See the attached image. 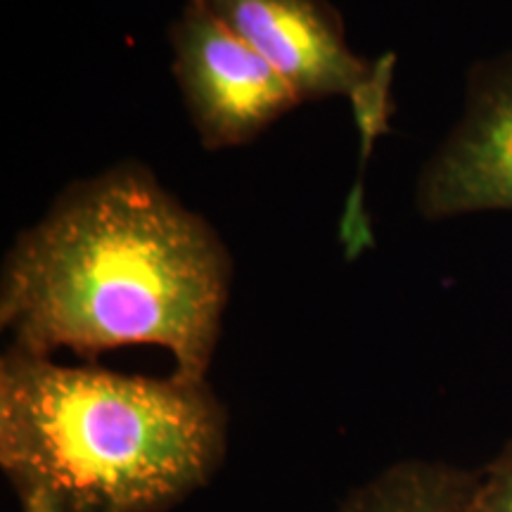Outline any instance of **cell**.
Instances as JSON below:
<instances>
[{"mask_svg": "<svg viewBox=\"0 0 512 512\" xmlns=\"http://www.w3.org/2000/svg\"><path fill=\"white\" fill-rule=\"evenodd\" d=\"M233 283L214 226L145 164L121 162L60 192L12 242L0 325L12 347L88 363L119 347L166 349L174 373L207 380Z\"/></svg>", "mask_w": 512, "mask_h": 512, "instance_id": "obj_1", "label": "cell"}, {"mask_svg": "<svg viewBox=\"0 0 512 512\" xmlns=\"http://www.w3.org/2000/svg\"><path fill=\"white\" fill-rule=\"evenodd\" d=\"M228 413L207 380L0 358V470L19 498L60 512H166L207 486Z\"/></svg>", "mask_w": 512, "mask_h": 512, "instance_id": "obj_2", "label": "cell"}, {"mask_svg": "<svg viewBox=\"0 0 512 512\" xmlns=\"http://www.w3.org/2000/svg\"><path fill=\"white\" fill-rule=\"evenodd\" d=\"M169 41L178 91L204 150L252 143L304 105L264 57L190 0L169 27Z\"/></svg>", "mask_w": 512, "mask_h": 512, "instance_id": "obj_3", "label": "cell"}, {"mask_svg": "<svg viewBox=\"0 0 512 512\" xmlns=\"http://www.w3.org/2000/svg\"><path fill=\"white\" fill-rule=\"evenodd\" d=\"M415 209L432 223L512 211V50L470 67L463 117L422 166Z\"/></svg>", "mask_w": 512, "mask_h": 512, "instance_id": "obj_4", "label": "cell"}, {"mask_svg": "<svg viewBox=\"0 0 512 512\" xmlns=\"http://www.w3.org/2000/svg\"><path fill=\"white\" fill-rule=\"evenodd\" d=\"M256 50L299 100L356 98L375 72L330 0H190Z\"/></svg>", "mask_w": 512, "mask_h": 512, "instance_id": "obj_5", "label": "cell"}, {"mask_svg": "<svg viewBox=\"0 0 512 512\" xmlns=\"http://www.w3.org/2000/svg\"><path fill=\"white\" fill-rule=\"evenodd\" d=\"M479 470L411 458L356 486L337 512H470Z\"/></svg>", "mask_w": 512, "mask_h": 512, "instance_id": "obj_6", "label": "cell"}, {"mask_svg": "<svg viewBox=\"0 0 512 512\" xmlns=\"http://www.w3.org/2000/svg\"><path fill=\"white\" fill-rule=\"evenodd\" d=\"M470 512H512V439L479 470Z\"/></svg>", "mask_w": 512, "mask_h": 512, "instance_id": "obj_7", "label": "cell"}, {"mask_svg": "<svg viewBox=\"0 0 512 512\" xmlns=\"http://www.w3.org/2000/svg\"><path fill=\"white\" fill-rule=\"evenodd\" d=\"M19 501H22V512H60L53 503L46 501V498L29 496V498H19Z\"/></svg>", "mask_w": 512, "mask_h": 512, "instance_id": "obj_8", "label": "cell"}]
</instances>
